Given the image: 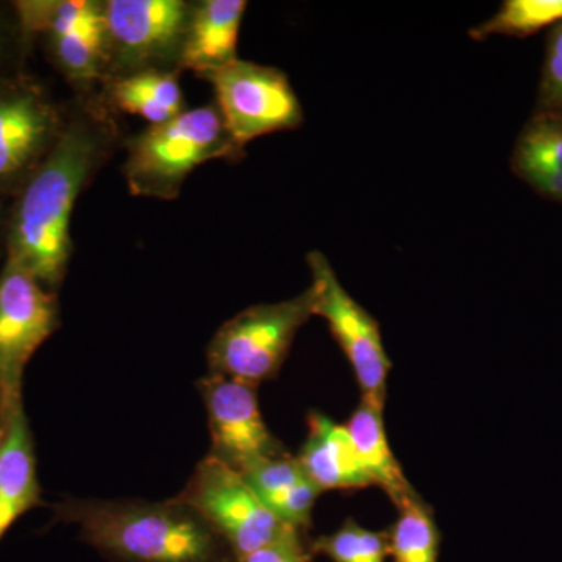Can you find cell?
Returning <instances> with one entry per match:
<instances>
[{"instance_id": "obj_14", "label": "cell", "mask_w": 562, "mask_h": 562, "mask_svg": "<svg viewBox=\"0 0 562 562\" xmlns=\"http://www.w3.org/2000/svg\"><path fill=\"white\" fill-rule=\"evenodd\" d=\"M297 460L322 492L372 486L346 425L336 424L325 414H310L308 436Z\"/></svg>"}, {"instance_id": "obj_19", "label": "cell", "mask_w": 562, "mask_h": 562, "mask_svg": "<svg viewBox=\"0 0 562 562\" xmlns=\"http://www.w3.org/2000/svg\"><path fill=\"white\" fill-rule=\"evenodd\" d=\"M561 21L562 0H506L491 20L473 27L469 35L476 41L495 35L527 38Z\"/></svg>"}, {"instance_id": "obj_11", "label": "cell", "mask_w": 562, "mask_h": 562, "mask_svg": "<svg viewBox=\"0 0 562 562\" xmlns=\"http://www.w3.org/2000/svg\"><path fill=\"white\" fill-rule=\"evenodd\" d=\"M58 117L31 88L0 92V183L20 177L57 140Z\"/></svg>"}, {"instance_id": "obj_22", "label": "cell", "mask_w": 562, "mask_h": 562, "mask_svg": "<svg viewBox=\"0 0 562 562\" xmlns=\"http://www.w3.org/2000/svg\"><path fill=\"white\" fill-rule=\"evenodd\" d=\"M536 111L562 116V21L553 25L547 38L546 60Z\"/></svg>"}, {"instance_id": "obj_9", "label": "cell", "mask_w": 562, "mask_h": 562, "mask_svg": "<svg viewBox=\"0 0 562 562\" xmlns=\"http://www.w3.org/2000/svg\"><path fill=\"white\" fill-rule=\"evenodd\" d=\"M257 387L211 372L199 382L209 414L210 454L238 472L286 453L262 419Z\"/></svg>"}, {"instance_id": "obj_4", "label": "cell", "mask_w": 562, "mask_h": 562, "mask_svg": "<svg viewBox=\"0 0 562 562\" xmlns=\"http://www.w3.org/2000/svg\"><path fill=\"white\" fill-rule=\"evenodd\" d=\"M316 290L310 284L290 301L255 305L222 324L206 358L211 373L251 384L272 380L286 360L295 335L314 316Z\"/></svg>"}, {"instance_id": "obj_6", "label": "cell", "mask_w": 562, "mask_h": 562, "mask_svg": "<svg viewBox=\"0 0 562 562\" xmlns=\"http://www.w3.org/2000/svg\"><path fill=\"white\" fill-rule=\"evenodd\" d=\"M54 292L21 266L0 273V414L22 405V382L35 351L58 328Z\"/></svg>"}, {"instance_id": "obj_15", "label": "cell", "mask_w": 562, "mask_h": 562, "mask_svg": "<svg viewBox=\"0 0 562 562\" xmlns=\"http://www.w3.org/2000/svg\"><path fill=\"white\" fill-rule=\"evenodd\" d=\"M346 428L366 475L372 484L386 492L398 509L419 498V494L403 473L401 462L392 452L384 430L382 406L372 405L361 398Z\"/></svg>"}, {"instance_id": "obj_1", "label": "cell", "mask_w": 562, "mask_h": 562, "mask_svg": "<svg viewBox=\"0 0 562 562\" xmlns=\"http://www.w3.org/2000/svg\"><path fill=\"white\" fill-rule=\"evenodd\" d=\"M99 150L98 133L87 124L66 128L25 184L11 217L7 261L31 272L47 290L65 279L72 250L70 214Z\"/></svg>"}, {"instance_id": "obj_18", "label": "cell", "mask_w": 562, "mask_h": 562, "mask_svg": "<svg viewBox=\"0 0 562 562\" xmlns=\"http://www.w3.org/2000/svg\"><path fill=\"white\" fill-rule=\"evenodd\" d=\"M438 525L422 498L406 503L387 531L392 562H439Z\"/></svg>"}, {"instance_id": "obj_2", "label": "cell", "mask_w": 562, "mask_h": 562, "mask_svg": "<svg viewBox=\"0 0 562 562\" xmlns=\"http://www.w3.org/2000/svg\"><path fill=\"white\" fill-rule=\"evenodd\" d=\"M55 519L76 524L80 539L116 562H231L233 553L198 513L166 502L68 501Z\"/></svg>"}, {"instance_id": "obj_12", "label": "cell", "mask_w": 562, "mask_h": 562, "mask_svg": "<svg viewBox=\"0 0 562 562\" xmlns=\"http://www.w3.org/2000/svg\"><path fill=\"white\" fill-rule=\"evenodd\" d=\"M41 503L35 442L22 403L0 414V542L18 519Z\"/></svg>"}, {"instance_id": "obj_3", "label": "cell", "mask_w": 562, "mask_h": 562, "mask_svg": "<svg viewBox=\"0 0 562 562\" xmlns=\"http://www.w3.org/2000/svg\"><path fill=\"white\" fill-rule=\"evenodd\" d=\"M239 155L243 149L232 139L216 105L184 110L133 138L125 179L135 195L173 199L198 166Z\"/></svg>"}, {"instance_id": "obj_16", "label": "cell", "mask_w": 562, "mask_h": 562, "mask_svg": "<svg viewBox=\"0 0 562 562\" xmlns=\"http://www.w3.org/2000/svg\"><path fill=\"white\" fill-rule=\"evenodd\" d=\"M512 166L532 190L562 203V116L536 111L517 138Z\"/></svg>"}, {"instance_id": "obj_23", "label": "cell", "mask_w": 562, "mask_h": 562, "mask_svg": "<svg viewBox=\"0 0 562 562\" xmlns=\"http://www.w3.org/2000/svg\"><path fill=\"white\" fill-rule=\"evenodd\" d=\"M236 562H310L301 539V531H291L261 549L255 550Z\"/></svg>"}, {"instance_id": "obj_7", "label": "cell", "mask_w": 562, "mask_h": 562, "mask_svg": "<svg viewBox=\"0 0 562 562\" xmlns=\"http://www.w3.org/2000/svg\"><path fill=\"white\" fill-rule=\"evenodd\" d=\"M201 77L216 92V106L239 149L251 139L302 124L301 102L290 79L277 68L238 58Z\"/></svg>"}, {"instance_id": "obj_21", "label": "cell", "mask_w": 562, "mask_h": 562, "mask_svg": "<svg viewBox=\"0 0 562 562\" xmlns=\"http://www.w3.org/2000/svg\"><path fill=\"white\" fill-rule=\"evenodd\" d=\"M312 552L333 562H384L390 557L387 531L366 530L349 519L333 535L317 538Z\"/></svg>"}, {"instance_id": "obj_8", "label": "cell", "mask_w": 562, "mask_h": 562, "mask_svg": "<svg viewBox=\"0 0 562 562\" xmlns=\"http://www.w3.org/2000/svg\"><path fill=\"white\" fill-rule=\"evenodd\" d=\"M306 261L316 290L314 316L327 321L353 369L362 401L384 408L391 361L383 347L379 322L344 290L324 254L310 251Z\"/></svg>"}, {"instance_id": "obj_5", "label": "cell", "mask_w": 562, "mask_h": 562, "mask_svg": "<svg viewBox=\"0 0 562 562\" xmlns=\"http://www.w3.org/2000/svg\"><path fill=\"white\" fill-rule=\"evenodd\" d=\"M173 498L198 513L227 543L235 560L297 531L281 522L241 472L211 454L199 462L190 482Z\"/></svg>"}, {"instance_id": "obj_13", "label": "cell", "mask_w": 562, "mask_h": 562, "mask_svg": "<svg viewBox=\"0 0 562 562\" xmlns=\"http://www.w3.org/2000/svg\"><path fill=\"white\" fill-rule=\"evenodd\" d=\"M246 7L244 0H205L191 9L180 68L203 76L238 60L236 50Z\"/></svg>"}, {"instance_id": "obj_10", "label": "cell", "mask_w": 562, "mask_h": 562, "mask_svg": "<svg viewBox=\"0 0 562 562\" xmlns=\"http://www.w3.org/2000/svg\"><path fill=\"white\" fill-rule=\"evenodd\" d=\"M109 49L122 66H146L177 58L191 7L181 0H110L103 3Z\"/></svg>"}, {"instance_id": "obj_17", "label": "cell", "mask_w": 562, "mask_h": 562, "mask_svg": "<svg viewBox=\"0 0 562 562\" xmlns=\"http://www.w3.org/2000/svg\"><path fill=\"white\" fill-rule=\"evenodd\" d=\"M110 98L122 111L151 125L165 124L183 113V94L176 74L157 69L135 70L110 85Z\"/></svg>"}, {"instance_id": "obj_20", "label": "cell", "mask_w": 562, "mask_h": 562, "mask_svg": "<svg viewBox=\"0 0 562 562\" xmlns=\"http://www.w3.org/2000/svg\"><path fill=\"white\" fill-rule=\"evenodd\" d=\"M49 44L63 72L81 83L98 79L110 57L105 24L50 36Z\"/></svg>"}]
</instances>
